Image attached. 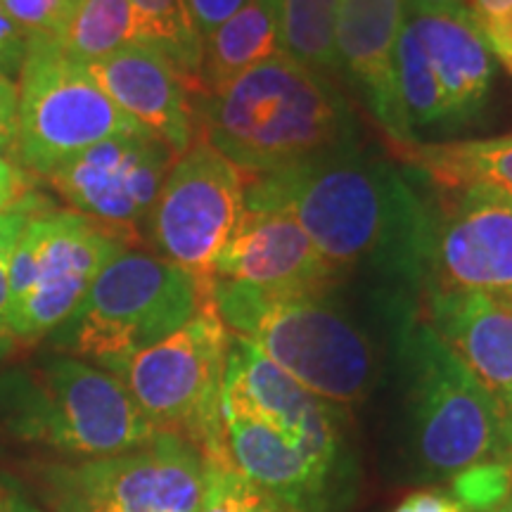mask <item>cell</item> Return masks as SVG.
<instances>
[{
	"label": "cell",
	"mask_w": 512,
	"mask_h": 512,
	"mask_svg": "<svg viewBox=\"0 0 512 512\" xmlns=\"http://www.w3.org/2000/svg\"><path fill=\"white\" fill-rule=\"evenodd\" d=\"M140 31V41L162 50L197 93V76L202 62V38L192 24L188 0H128Z\"/></svg>",
	"instance_id": "cell-25"
},
{
	"label": "cell",
	"mask_w": 512,
	"mask_h": 512,
	"mask_svg": "<svg viewBox=\"0 0 512 512\" xmlns=\"http://www.w3.org/2000/svg\"><path fill=\"white\" fill-rule=\"evenodd\" d=\"M406 22V0H339L337 62L366 100L389 145H415L396 88L394 50Z\"/></svg>",
	"instance_id": "cell-16"
},
{
	"label": "cell",
	"mask_w": 512,
	"mask_h": 512,
	"mask_svg": "<svg viewBox=\"0 0 512 512\" xmlns=\"http://www.w3.org/2000/svg\"><path fill=\"white\" fill-rule=\"evenodd\" d=\"M280 50L275 0H249L202 41L197 93H216Z\"/></svg>",
	"instance_id": "cell-22"
},
{
	"label": "cell",
	"mask_w": 512,
	"mask_h": 512,
	"mask_svg": "<svg viewBox=\"0 0 512 512\" xmlns=\"http://www.w3.org/2000/svg\"><path fill=\"white\" fill-rule=\"evenodd\" d=\"M230 330L214 302L183 328L112 370L159 434H176L207 463H228L221 422V384Z\"/></svg>",
	"instance_id": "cell-7"
},
{
	"label": "cell",
	"mask_w": 512,
	"mask_h": 512,
	"mask_svg": "<svg viewBox=\"0 0 512 512\" xmlns=\"http://www.w3.org/2000/svg\"><path fill=\"white\" fill-rule=\"evenodd\" d=\"M427 323L512 413V294L425 285ZM512 420V418H510Z\"/></svg>",
	"instance_id": "cell-18"
},
{
	"label": "cell",
	"mask_w": 512,
	"mask_h": 512,
	"mask_svg": "<svg viewBox=\"0 0 512 512\" xmlns=\"http://www.w3.org/2000/svg\"><path fill=\"white\" fill-rule=\"evenodd\" d=\"M178 155L150 133L88 147L50 171L46 181L76 214L143 238V223Z\"/></svg>",
	"instance_id": "cell-13"
},
{
	"label": "cell",
	"mask_w": 512,
	"mask_h": 512,
	"mask_svg": "<svg viewBox=\"0 0 512 512\" xmlns=\"http://www.w3.org/2000/svg\"><path fill=\"white\" fill-rule=\"evenodd\" d=\"M29 36L22 27L8 15V10L0 3V74L17 81L22 64L27 60Z\"/></svg>",
	"instance_id": "cell-31"
},
{
	"label": "cell",
	"mask_w": 512,
	"mask_h": 512,
	"mask_svg": "<svg viewBox=\"0 0 512 512\" xmlns=\"http://www.w3.org/2000/svg\"><path fill=\"white\" fill-rule=\"evenodd\" d=\"M228 463L294 512H325L339 456H328L252 418H221Z\"/></svg>",
	"instance_id": "cell-19"
},
{
	"label": "cell",
	"mask_w": 512,
	"mask_h": 512,
	"mask_svg": "<svg viewBox=\"0 0 512 512\" xmlns=\"http://www.w3.org/2000/svg\"><path fill=\"white\" fill-rule=\"evenodd\" d=\"M3 411L17 437L67 456L100 460L157 437L117 375L76 356H50L0 384Z\"/></svg>",
	"instance_id": "cell-4"
},
{
	"label": "cell",
	"mask_w": 512,
	"mask_h": 512,
	"mask_svg": "<svg viewBox=\"0 0 512 512\" xmlns=\"http://www.w3.org/2000/svg\"><path fill=\"white\" fill-rule=\"evenodd\" d=\"M394 155L420 171L439 190L477 188L512 202V133L456 143L389 145Z\"/></svg>",
	"instance_id": "cell-21"
},
{
	"label": "cell",
	"mask_w": 512,
	"mask_h": 512,
	"mask_svg": "<svg viewBox=\"0 0 512 512\" xmlns=\"http://www.w3.org/2000/svg\"><path fill=\"white\" fill-rule=\"evenodd\" d=\"M415 456L432 477L479 463L512 465V420L427 320L403 332Z\"/></svg>",
	"instance_id": "cell-6"
},
{
	"label": "cell",
	"mask_w": 512,
	"mask_h": 512,
	"mask_svg": "<svg viewBox=\"0 0 512 512\" xmlns=\"http://www.w3.org/2000/svg\"><path fill=\"white\" fill-rule=\"evenodd\" d=\"M31 192L29 174L15 157L0 152V214L15 207Z\"/></svg>",
	"instance_id": "cell-34"
},
{
	"label": "cell",
	"mask_w": 512,
	"mask_h": 512,
	"mask_svg": "<svg viewBox=\"0 0 512 512\" xmlns=\"http://www.w3.org/2000/svg\"><path fill=\"white\" fill-rule=\"evenodd\" d=\"M207 484L204 456L176 434L55 475L62 512H197Z\"/></svg>",
	"instance_id": "cell-11"
},
{
	"label": "cell",
	"mask_w": 512,
	"mask_h": 512,
	"mask_svg": "<svg viewBox=\"0 0 512 512\" xmlns=\"http://www.w3.org/2000/svg\"><path fill=\"white\" fill-rule=\"evenodd\" d=\"M81 67L128 119L178 157L195 143L192 93L162 50L150 43H131Z\"/></svg>",
	"instance_id": "cell-17"
},
{
	"label": "cell",
	"mask_w": 512,
	"mask_h": 512,
	"mask_svg": "<svg viewBox=\"0 0 512 512\" xmlns=\"http://www.w3.org/2000/svg\"><path fill=\"white\" fill-rule=\"evenodd\" d=\"M280 50L318 74H332L337 62L339 0H275Z\"/></svg>",
	"instance_id": "cell-24"
},
{
	"label": "cell",
	"mask_w": 512,
	"mask_h": 512,
	"mask_svg": "<svg viewBox=\"0 0 512 512\" xmlns=\"http://www.w3.org/2000/svg\"><path fill=\"white\" fill-rule=\"evenodd\" d=\"M53 43L60 53L83 64L143 41L128 0H79Z\"/></svg>",
	"instance_id": "cell-23"
},
{
	"label": "cell",
	"mask_w": 512,
	"mask_h": 512,
	"mask_svg": "<svg viewBox=\"0 0 512 512\" xmlns=\"http://www.w3.org/2000/svg\"><path fill=\"white\" fill-rule=\"evenodd\" d=\"M406 24L437 74L448 105V124L460 126L477 119L494 86L496 60L472 12L465 5L439 12H406Z\"/></svg>",
	"instance_id": "cell-20"
},
{
	"label": "cell",
	"mask_w": 512,
	"mask_h": 512,
	"mask_svg": "<svg viewBox=\"0 0 512 512\" xmlns=\"http://www.w3.org/2000/svg\"><path fill=\"white\" fill-rule=\"evenodd\" d=\"M207 302L211 283L162 256L126 249L102 268L74 316L53 332V342L112 373L174 335Z\"/></svg>",
	"instance_id": "cell-5"
},
{
	"label": "cell",
	"mask_w": 512,
	"mask_h": 512,
	"mask_svg": "<svg viewBox=\"0 0 512 512\" xmlns=\"http://www.w3.org/2000/svg\"><path fill=\"white\" fill-rule=\"evenodd\" d=\"M0 3L29 36V41L34 38L55 41L79 0H0Z\"/></svg>",
	"instance_id": "cell-29"
},
{
	"label": "cell",
	"mask_w": 512,
	"mask_h": 512,
	"mask_svg": "<svg viewBox=\"0 0 512 512\" xmlns=\"http://www.w3.org/2000/svg\"><path fill=\"white\" fill-rule=\"evenodd\" d=\"M10 254L0 259V356L12 347V342H15L10 332V280H8Z\"/></svg>",
	"instance_id": "cell-37"
},
{
	"label": "cell",
	"mask_w": 512,
	"mask_h": 512,
	"mask_svg": "<svg viewBox=\"0 0 512 512\" xmlns=\"http://www.w3.org/2000/svg\"><path fill=\"white\" fill-rule=\"evenodd\" d=\"M211 302L233 335L252 342L318 399L351 406L373 387V347L328 302V292H271L211 280Z\"/></svg>",
	"instance_id": "cell-3"
},
{
	"label": "cell",
	"mask_w": 512,
	"mask_h": 512,
	"mask_svg": "<svg viewBox=\"0 0 512 512\" xmlns=\"http://www.w3.org/2000/svg\"><path fill=\"white\" fill-rule=\"evenodd\" d=\"M245 207L290 214L337 273L368 264L422 278L430 204L358 145L247 178Z\"/></svg>",
	"instance_id": "cell-1"
},
{
	"label": "cell",
	"mask_w": 512,
	"mask_h": 512,
	"mask_svg": "<svg viewBox=\"0 0 512 512\" xmlns=\"http://www.w3.org/2000/svg\"><path fill=\"white\" fill-rule=\"evenodd\" d=\"M46 209H50L46 197L36 195V192L31 190L22 202L0 214V259L8 256L12 249H15L19 235H22V230L27 228V223L34 219L36 214H41V211Z\"/></svg>",
	"instance_id": "cell-30"
},
{
	"label": "cell",
	"mask_w": 512,
	"mask_h": 512,
	"mask_svg": "<svg viewBox=\"0 0 512 512\" xmlns=\"http://www.w3.org/2000/svg\"><path fill=\"white\" fill-rule=\"evenodd\" d=\"M17 88L15 157L27 174L46 178L102 140L147 133L100 91L79 62L60 53L48 38L29 41Z\"/></svg>",
	"instance_id": "cell-9"
},
{
	"label": "cell",
	"mask_w": 512,
	"mask_h": 512,
	"mask_svg": "<svg viewBox=\"0 0 512 512\" xmlns=\"http://www.w3.org/2000/svg\"><path fill=\"white\" fill-rule=\"evenodd\" d=\"M510 418H512V413H510Z\"/></svg>",
	"instance_id": "cell-42"
},
{
	"label": "cell",
	"mask_w": 512,
	"mask_h": 512,
	"mask_svg": "<svg viewBox=\"0 0 512 512\" xmlns=\"http://www.w3.org/2000/svg\"><path fill=\"white\" fill-rule=\"evenodd\" d=\"M138 238L76 214L46 209L10 254V332L15 342L53 335L74 316L102 268Z\"/></svg>",
	"instance_id": "cell-8"
},
{
	"label": "cell",
	"mask_w": 512,
	"mask_h": 512,
	"mask_svg": "<svg viewBox=\"0 0 512 512\" xmlns=\"http://www.w3.org/2000/svg\"><path fill=\"white\" fill-rule=\"evenodd\" d=\"M249 0H188V10L195 24V31L204 41L214 34L223 22H228L235 12L245 8Z\"/></svg>",
	"instance_id": "cell-32"
},
{
	"label": "cell",
	"mask_w": 512,
	"mask_h": 512,
	"mask_svg": "<svg viewBox=\"0 0 512 512\" xmlns=\"http://www.w3.org/2000/svg\"><path fill=\"white\" fill-rule=\"evenodd\" d=\"M394 69L403 112H406L408 126L413 128V133L415 128L448 124L444 91H441L437 74H434L425 53H422L418 38H415L406 22H403L399 41H396Z\"/></svg>",
	"instance_id": "cell-26"
},
{
	"label": "cell",
	"mask_w": 512,
	"mask_h": 512,
	"mask_svg": "<svg viewBox=\"0 0 512 512\" xmlns=\"http://www.w3.org/2000/svg\"><path fill=\"white\" fill-rule=\"evenodd\" d=\"M207 463V460H204ZM197 512H294L271 491L249 482L230 463H207V484Z\"/></svg>",
	"instance_id": "cell-27"
},
{
	"label": "cell",
	"mask_w": 512,
	"mask_h": 512,
	"mask_svg": "<svg viewBox=\"0 0 512 512\" xmlns=\"http://www.w3.org/2000/svg\"><path fill=\"white\" fill-rule=\"evenodd\" d=\"M512 494L510 463H479L453 477V498L465 512H496Z\"/></svg>",
	"instance_id": "cell-28"
},
{
	"label": "cell",
	"mask_w": 512,
	"mask_h": 512,
	"mask_svg": "<svg viewBox=\"0 0 512 512\" xmlns=\"http://www.w3.org/2000/svg\"><path fill=\"white\" fill-rule=\"evenodd\" d=\"M195 140L264 176L356 145L347 100L325 74L278 53L216 93L192 95Z\"/></svg>",
	"instance_id": "cell-2"
},
{
	"label": "cell",
	"mask_w": 512,
	"mask_h": 512,
	"mask_svg": "<svg viewBox=\"0 0 512 512\" xmlns=\"http://www.w3.org/2000/svg\"><path fill=\"white\" fill-rule=\"evenodd\" d=\"M465 8L472 12L477 22L494 19L512 10V0H465Z\"/></svg>",
	"instance_id": "cell-38"
},
{
	"label": "cell",
	"mask_w": 512,
	"mask_h": 512,
	"mask_svg": "<svg viewBox=\"0 0 512 512\" xmlns=\"http://www.w3.org/2000/svg\"><path fill=\"white\" fill-rule=\"evenodd\" d=\"M337 275L290 214L245 207L211 280L271 292H328Z\"/></svg>",
	"instance_id": "cell-15"
},
{
	"label": "cell",
	"mask_w": 512,
	"mask_h": 512,
	"mask_svg": "<svg viewBox=\"0 0 512 512\" xmlns=\"http://www.w3.org/2000/svg\"><path fill=\"white\" fill-rule=\"evenodd\" d=\"M247 178L221 152L195 140L171 166L143 238L157 256L211 283L216 259L245 214Z\"/></svg>",
	"instance_id": "cell-10"
},
{
	"label": "cell",
	"mask_w": 512,
	"mask_h": 512,
	"mask_svg": "<svg viewBox=\"0 0 512 512\" xmlns=\"http://www.w3.org/2000/svg\"><path fill=\"white\" fill-rule=\"evenodd\" d=\"M221 418L259 420L297 444L342 456L337 406L318 399L233 332L223 368Z\"/></svg>",
	"instance_id": "cell-14"
},
{
	"label": "cell",
	"mask_w": 512,
	"mask_h": 512,
	"mask_svg": "<svg viewBox=\"0 0 512 512\" xmlns=\"http://www.w3.org/2000/svg\"><path fill=\"white\" fill-rule=\"evenodd\" d=\"M477 27L482 31L486 46H489L494 60L501 62L512 74V10L494 19L477 22Z\"/></svg>",
	"instance_id": "cell-35"
},
{
	"label": "cell",
	"mask_w": 512,
	"mask_h": 512,
	"mask_svg": "<svg viewBox=\"0 0 512 512\" xmlns=\"http://www.w3.org/2000/svg\"><path fill=\"white\" fill-rule=\"evenodd\" d=\"M425 285L512 294V202L477 188L441 190L422 252Z\"/></svg>",
	"instance_id": "cell-12"
},
{
	"label": "cell",
	"mask_w": 512,
	"mask_h": 512,
	"mask_svg": "<svg viewBox=\"0 0 512 512\" xmlns=\"http://www.w3.org/2000/svg\"><path fill=\"white\" fill-rule=\"evenodd\" d=\"M394 512H465L453 496L437 494V491H418L396 505Z\"/></svg>",
	"instance_id": "cell-36"
},
{
	"label": "cell",
	"mask_w": 512,
	"mask_h": 512,
	"mask_svg": "<svg viewBox=\"0 0 512 512\" xmlns=\"http://www.w3.org/2000/svg\"><path fill=\"white\" fill-rule=\"evenodd\" d=\"M496 512H512V494H510L508 501H505V503L501 505V508H498Z\"/></svg>",
	"instance_id": "cell-41"
},
{
	"label": "cell",
	"mask_w": 512,
	"mask_h": 512,
	"mask_svg": "<svg viewBox=\"0 0 512 512\" xmlns=\"http://www.w3.org/2000/svg\"><path fill=\"white\" fill-rule=\"evenodd\" d=\"M19 121V88L17 81L0 74V152L15 157ZM17 159V157H15Z\"/></svg>",
	"instance_id": "cell-33"
},
{
	"label": "cell",
	"mask_w": 512,
	"mask_h": 512,
	"mask_svg": "<svg viewBox=\"0 0 512 512\" xmlns=\"http://www.w3.org/2000/svg\"><path fill=\"white\" fill-rule=\"evenodd\" d=\"M0 512H46V510H38L36 505H31L27 501V498L12 494V491H0Z\"/></svg>",
	"instance_id": "cell-40"
},
{
	"label": "cell",
	"mask_w": 512,
	"mask_h": 512,
	"mask_svg": "<svg viewBox=\"0 0 512 512\" xmlns=\"http://www.w3.org/2000/svg\"><path fill=\"white\" fill-rule=\"evenodd\" d=\"M460 5H465V0H406V12H439Z\"/></svg>",
	"instance_id": "cell-39"
}]
</instances>
